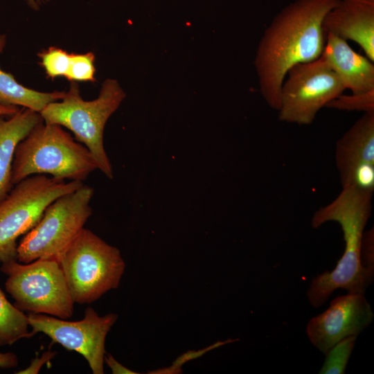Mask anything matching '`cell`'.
I'll list each match as a JSON object with an SVG mask.
<instances>
[{"instance_id": "4fadbf2b", "label": "cell", "mask_w": 374, "mask_h": 374, "mask_svg": "<svg viewBox=\"0 0 374 374\" xmlns=\"http://www.w3.org/2000/svg\"><path fill=\"white\" fill-rule=\"evenodd\" d=\"M335 164L341 186L350 185L357 174L374 166V112L364 113L337 141Z\"/></svg>"}, {"instance_id": "9c48e42d", "label": "cell", "mask_w": 374, "mask_h": 374, "mask_svg": "<svg viewBox=\"0 0 374 374\" xmlns=\"http://www.w3.org/2000/svg\"><path fill=\"white\" fill-rule=\"evenodd\" d=\"M345 88L325 55L292 66L287 71L279 95L278 118L301 125L311 124L328 103Z\"/></svg>"}, {"instance_id": "44dd1931", "label": "cell", "mask_w": 374, "mask_h": 374, "mask_svg": "<svg viewBox=\"0 0 374 374\" xmlns=\"http://www.w3.org/2000/svg\"><path fill=\"white\" fill-rule=\"evenodd\" d=\"M95 56L92 52L84 54L71 53L70 64L66 78L70 81L94 82Z\"/></svg>"}, {"instance_id": "5bb4252c", "label": "cell", "mask_w": 374, "mask_h": 374, "mask_svg": "<svg viewBox=\"0 0 374 374\" xmlns=\"http://www.w3.org/2000/svg\"><path fill=\"white\" fill-rule=\"evenodd\" d=\"M323 53L345 89L352 93L374 90V62L353 51L346 40L327 33Z\"/></svg>"}, {"instance_id": "4316f807", "label": "cell", "mask_w": 374, "mask_h": 374, "mask_svg": "<svg viewBox=\"0 0 374 374\" xmlns=\"http://www.w3.org/2000/svg\"><path fill=\"white\" fill-rule=\"evenodd\" d=\"M29 6L33 9H38L42 3H46L48 0H26Z\"/></svg>"}, {"instance_id": "277c9868", "label": "cell", "mask_w": 374, "mask_h": 374, "mask_svg": "<svg viewBox=\"0 0 374 374\" xmlns=\"http://www.w3.org/2000/svg\"><path fill=\"white\" fill-rule=\"evenodd\" d=\"M125 98V93L118 82L107 79L97 98L84 100L78 84L71 81L64 96L48 104L39 114L45 123L59 125L71 131L74 139L89 150L97 168L112 179V167L105 150L103 133L109 118Z\"/></svg>"}, {"instance_id": "52a82bcc", "label": "cell", "mask_w": 374, "mask_h": 374, "mask_svg": "<svg viewBox=\"0 0 374 374\" xmlns=\"http://www.w3.org/2000/svg\"><path fill=\"white\" fill-rule=\"evenodd\" d=\"M93 195V188L83 184L48 205L18 244L17 260L26 264L40 258L57 259L91 215Z\"/></svg>"}, {"instance_id": "7a4b0ae2", "label": "cell", "mask_w": 374, "mask_h": 374, "mask_svg": "<svg viewBox=\"0 0 374 374\" xmlns=\"http://www.w3.org/2000/svg\"><path fill=\"white\" fill-rule=\"evenodd\" d=\"M373 195V191L342 186L331 202L314 213L311 224L314 229L330 221L340 225L345 249L333 270L324 271L311 281L308 298L312 306L322 305L337 289H345L349 294H364L371 284L374 269L362 264L361 247L364 228L371 215Z\"/></svg>"}, {"instance_id": "ffe728a7", "label": "cell", "mask_w": 374, "mask_h": 374, "mask_svg": "<svg viewBox=\"0 0 374 374\" xmlns=\"http://www.w3.org/2000/svg\"><path fill=\"white\" fill-rule=\"evenodd\" d=\"M42 65L48 77L66 76L71 60V53L56 47H50L38 55Z\"/></svg>"}, {"instance_id": "603a6c76", "label": "cell", "mask_w": 374, "mask_h": 374, "mask_svg": "<svg viewBox=\"0 0 374 374\" xmlns=\"http://www.w3.org/2000/svg\"><path fill=\"white\" fill-rule=\"evenodd\" d=\"M56 352L50 350L44 352L40 357H37L32 360L30 365L25 369L16 373L18 374H37L39 373L41 368L46 362L54 357Z\"/></svg>"}, {"instance_id": "d6986e66", "label": "cell", "mask_w": 374, "mask_h": 374, "mask_svg": "<svg viewBox=\"0 0 374 374\" xmlns=\"http://www.w3.org/2000/svg\"><path fill=\"white\" fill-rule=\"evenodd\" d=\"M326 107L344 111L374 112V90L362 93L341 94Z\"/></svg>"}, {"instance_id": "30bf717a", "label": "cell", "mask_w": 374, "mask_h": 374, "mask_svg": "<svg viewBox=\"0 0 374 374\" xmlns=\"http://www.w3.org/2000/svg\"><path fill=\"white\" fill-rule=\"evenodd\" d=\"M117 319L114 313L99 316L91 307L85 310L82 319L76 321L45 314L30 312L28 315L33 336L42 332L52 343L78 353L87 360L93 374L104 373L105 339Z\"/></svg>"}, {"instance_id": "2e32d148", "label": "cell", "mask_w": 374, "mask_h": 374, "mask_svg": "<svg viewBox=\"0 0 374 374\" xmlns=\"http://www.w3.org/2000/svg\"><path fill=\"white\" fill-rule=\"evenodd\" d=\"M6 44V36L0 35V53ZM64 91L40 92L19 84L14 76L0 67V103L21 106L40 112L48 104L61 100Z\"/></svg>"}, {"instance_id": "8fae6325", "label": "cell", "mask_w": 374, "mask_h": 374, "mask_svg": "<svg viewBox=\"0 0 374 374\" xmlns=\"http://www.w3.org/2000/svg\"><path fill=\"white\" fill-rule=\"evenodd\" d=\"M373 317L364 294L348 293L336 297L326 311L312 318L306 333L311 344L326 354L342 339L359 334Z\"/></svg>"}, {"instance_id": "d4e9b609", "label": "cell", "mask_w": 374, "mask_h": 374, "mask_svg": "<svg viewBox=\"0 0 374 374\" xmlns=\"http://www.w3.org/2000/svg\"><path fill=\"white\" fill-rule=\"evenodd\" d=\"M18 358L13 353H0V368H10L17 366Z\"/></svg>"}, {"instance_id": "7402d4cb", "label": "cell", "mask_w": 374, "mask_h": 374, "mask_svg": "<svg viewBox=\"0 0 374 374\" xmlns=\"http://www.w3.org/2000/svg\"><path fill=\"white\" fill-rule=\"evenodd\" d=\"M374 232L373 228L364 233L362 247H361V259L366 261V267L374 269Z\"/></svg>"}, {"instance_id": "8992f818", "label": "cell", "mask_w": 374, "mask_h": 374, "mask_svg": "<svg viewBox=\"0 0 374 374\" xmlns=\"http://www.w3.org/2000/svg\"><path fill=\"white\" fill-rule=\"evenodd\" d=\"M83 184L42 174L15 184L0 202V262L17 260V238L37 224L53 201Z\"/></svg>"}, {"instance_id": "5b68a950", "label": "cell", "mask_w": 374, "mask_h": 374, "mask_svg": "<svg viewBox=\"0 0 374 374\" xmlns=\"http://www.w3.org/2000/svg\"><path fill=\"white\" fill-rule=\"evenodd\" d=\"M57 260L74 303L80 305L117 288L125 268L118 249L84 227Z\"/></svg>"}, {"instance_id": "ba28073f", "label": "cell", "mask_w": 374, "mask_h": 374, "mask_svg": "<svg viewBox=\"0 0 374 374\" xmlns=\"http://www.w3.org/2000/svg\"><path fill=\"white\" fill-rule=\"evenodd\" d=\"M1 269L8 276L6 291L19 310L62 319L72 317L74 302L57 259L40 258L25 265L12 260L2 263Z\"/></svg>"}, {"instance_id": "484cf974", "label": "cell", "mask_w": 374, "mask_h": 374, "mask_svg": "<svg viewBox=\"0 0 374 374\" xmlns=\"http://www.w3.org/2000/svg\"><path fill=\"white\" fill-rule=\"evenodd\" d=\"M19 110L17 106L0 103V116H10Z\"/></svg>"}, {"instance_id": "7c38bea8", "label": "cell", "mask_w": 374, "mask_h": 374, "mask_svg": "<svg viewBox=\"0 0 374 374\" xmlns=\"http://www.w3.org/2000/svg\"><path fill=\"white\" fill-rule=\"evenodd\" d=\"M322 26L326 34L356 42L374 62V0H339Z\"/></svg>"}, {"instance_id": "6da1fadb", "label": "cell", "mask_w": 374, "mask_h": 374, "mask_svg": "<svg viewBox=\"0 0 374 374\" xmlns=\"http://www.w3.org/2000/svg\"><path fill=\"white\" fill-rule=\"evenodd\" d=\"M338 1L295 0L265 28L254 66L260 93L271 109H278L280 87L290 68L321 55L326 38L323 20Z\"/></svg>"}, {"instance_id": "9a60e30c", "label": "cell", "mask_w": 374, "mask_h": 374, "mask_svg": "<svg viewBox=\"0 0 374 374\" xmlns=\"http://www.w3.org/2000/svg\"><path fill=\"white\" fill-rule=\"evenodd\" d=\"M0 116V202L12 188V170L15 152L19 143L39 123L40 114L22 107L5 119Z\"/></svg>"}, {"instance_id": "e0dca14e", "label": "cell", "mask_w": 374, "mask_h": 374, "mask_svg": "<svg viewBox=\"0 0 374 374\" xmlns=\"http://www.w3.org/2000/svg\"><path fill=\"white\" fill-rule=\"evenodd\" d=\"M28 316L11 304L0 290V346L33 337Z\"/></svg>"}, {"instance_id": "cb8c5ba5", "label": "cell", "mask_w": 374, "mask_h": 374, "mask_svg": "<svg viewBox=\"0 0 374 374\" xmlns=\"http://www.w3.org/2000/svg\"><path fill=\"white\" fill-rule=\"evenodd\" d=\"M105 362L111 368L112 373L114 374H136L138 373L134 372L125 366L117 362L113 356L110 354H107L105 356Z\"/></svg>"}, {"instance_id": "3957f363", "label": "cell", "mask_w": 374, "mask_h": 374, "mask_svg": "<svg viewBox=\"0 0 374 374\" xmlns=\"http://www.w3.org/2000/svg\"><path fill=\"white\" fill-rule=\"evenodd\" d=\"M98 169L89 150L61 125H37L17 145L12 181L15 185L33 175H49L68 181H83Z\"/></svg>"}, {"instance_id": "ac0fdd59", "label": "cell", "mask_w": 374, "mask_h": 374, "mask_svg": "<svg viewBox=\"0 0 374 374\" xmlns=\"http://www.w3.org/2000/svg\"><path fill=\"white\" fill-rule=\"evenodd\" d=\"M357 336L346 337L334 345L326 353L320 374H343L355 346Z\"/></svg>"}]
</instances>
